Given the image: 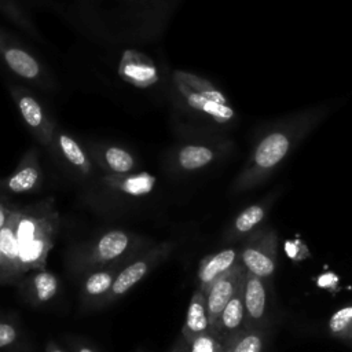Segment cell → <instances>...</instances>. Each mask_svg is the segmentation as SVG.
Returning <instances> with one entry per match:
<instances>
[{
  "instance_id": "cell-18",
  "label": "cell",
  "mask_w": 352,
  "mask_h": 352,
  "mask_svg": "<svg viewBox=\"0 0 352 352\" xmlns=\"http://www.w3.org/2000/svg\"><path fill=\"white\" fill-rule=\"evenodd\" d=\"M236 263H239V250L235 248H227L204 257L197 271V289L206 293L208 289Z\"/></svg>"
},
{
  "instance_id": "cell-12",
  "label": "cell",
  "mask_w": 352,
  "mask_h": 352,
  "mask_svg": "<svg viewBox=\"0 0 352 352\" xmlns=\"http://www.w3.org/2000/svg\"><path fill=\"white\" fill-rule=\"evenodd\" d=\"M243 304L246 329L267 330L270 323L268 290L264 279L246 272L243 280Z\"/></svg>"
},
{
  "instance_id": "cell-9",
  "label": "cell",
  "mask_w": 352,
  "mask_h": 352,
  "mask_svg": "<svg viewBox=\"0 0 352 352\" xmlns=\"http://www.w3.org/2000/svg\"><path fill=\"white\" fill-rule=\"evenodd\" d=\"M43 184V169L37 147L28 148L11 175L0 179L1 194H30Z\"/></svg>"
},
{
  "instance_id": "cell-32",
  "label": "cell",
  "mask_w": 352,
  "mask_h": 352,
  "mask_svg": "<svg viewBox=\"0 0 352 352\" xmlns=\"http://www.w3.org/2000/svg\"><path fill=\"white\" fill-rule=\"evenodd\" d=\"M45 352H65L62 348H59L55 342H48L45 345Z\"/></svg>"
},
{
  "instance_id": "cell-35",
  "label": "cell",
  "mask_w": 352,
  "mask_h": 352,
  "mask_svg": "<svg viewBox=\"0 0 352 352\" xmlns=\"http://www.w3.org/2000/svg\"><path fill=\"white\" fill-rule=\"evenodd\" d=\"M175 352H188V345L183 341V344H182V345H180Z\"/></svg>"
},
{
  "instance_id": "cell-28",
  "label": "cell",
  "mask_w": 352,
  "mask_h": 352,
  "mask_svg": "<svg viewBox=\"0 0 352 352\" xmlns=\"http://www.w3.org/2000/svg\"><path fill=\"white\" fill-rule=\"evenodd\" d=\"M188 345V352H221L223 344L210 331L194 338Z\"/></svg>"
},
{
  "instance_id": "cell-33",
  "label": "cell",
  "mask_w": 352,
  "mask_h": 352,
  "mask_svg": "<svg viewBox=\"0 0 352 352\" xmlns=\"http://www.w3.org/2000/svg\"><path fill=\"white\" fill-rule=\"evenodd\" d=\"M76 352H96V351L92 349L91 346L85 345V344H77L76 345Z\"/></svg>"
},
{
  "instance_id": "cell-17",
  "label": "cell",
  "mask_w": 352,
  "mask_h": 352,
  "mask_svg": "<svg viewBox=\"0 0 352 352\" xmlns=\"http://www.w3.org/2000/svg\"><path fill=\"white\" fill-rule=\"evenodd\" d=\"M173 82L179 95L184 99L187 106L194 111L202 114L204 117L212 120L213 122L219 125H226L236 118V113L231 107V104H219L213 100H209L208 98L192 91L190 87H187L177 78H173Z\"/></svg>"
},
{
  "instance_id": "cell-6",
  "label": "cell",
  "mask_w": 352,
  "mask_h": 352,
  "mask_svg": "<svg viewBox=\"0 0 352 352\" xmlns=\"http://www.w3.org/2000/svg\"><path fill=\"white\" fill-rule=\"evenodd\" d=\"M232 143L224 138H205L179 146L173 162L179 172H197L214 164L231 151Z\"/></svg>"
},
{
  "instance_id": "cell-14",
  "label": "cell",
  "mask_w": 352,
  "mask_h": 352,
  "mask_svg": "<svg viewBox=\"0 0 352 352\" xmlns=\"http://www.w3.org/2000/svg\"><path fill=\"white\" fill-rule=\"evenodd\" d=\"M245 329H246V315H245L243 282H242L236 289L235 294L224 307L214 329L210 333H213L220 340V342L226 345L231 342Z\"/></svg>"
},
{
  "instance_id": "cell-22",
  "label": "cell",
  "mask_w": 352,
  "mask_h": 352,
  "mask_svg": "<svg viewBox=\"0 0 352 352\" xmlns=\"http://www.w3.org/2000/svg\"><path fill=\"white\" fill-rule=\"evenodd\" d=\"M52 144L62 160H65L81 176H89L92 173L94 168L88 153L72 135L56 128Z\"/></svg>"
},
{
  "instance_id": "cell-7",
  "label": "cell",
  "mask_w": 352,
  "mask_h": 352,
  "mask_svg": "<svg viewBox=\"0 0 352 352\" xmlns=\"http://www.w3.org/2000/svg\"><path fill=\"white\" fill-rule=\"evenodd\" d=\"M10 94L25 125L34 139L43 146H51L56 125L43 104L25 87L12 85L10 87Z\"/></svg>"
},
{
  "instance_id": "cell-5",
  "label": "cell",
  "mask_w": 352,
  "mask_h": 352,
  "mask_svg": "<svg viewBox=\"0 0 352 352\" xmlns=\"http://www.w3.org/2000/svg\"><path fill=\"white\" fill-rule=\"evenodd\" d=\"M175 249L173 241H164L161 243L151 245L129 264H126L116 276L111 290L104 300V305L118 300L133 289L143 278H146L158 264L166 260Z\"/></svg>"
},
{
  "instance_id": "cell-27",
  "label": "cell",
  "mask_w": 352,
  "mask_h": 352,
  "mask_svg": "<svg viewBox=\"0 0 352 352\" xmlns=\"http://www.w3.org/2000/svg\"><path fill=\"white\" fill-rule=\"evenodd\" d=\"M267 330L245 329L231 342L234 352H264Z\"/></svg>"
},
{
  "instance_id": "cell-20",
  "label": "cell",
  "mask_w": 352,
  "mask_h": 352,
  "mask_svg": "<svg viewBox=\"0 0 352 352\" xmlns=\"http://www.w3.org/2000/svg\"><path fill=\"white\" fill-rule=\"evenodd\" d=\"M121 267H109L85 274L81 285V300L88 307H103Z\"/></svg>"
},
{
  "instance_id": "cell-13",
  "label": "cell",
  "mask_w": 352,
  "mask_h": 352,
  "mask_svg": "<svg viewBox=\"0 0 352 352\" xmlns=\"http://www.w3.org/2000/svg\"><path fill=\"white\" fill-rule=\"evenodd\" d=\"M118 76L136 88L153 87L160 80L158 70L151 58L136 50L122 52L118 65Z\"/></svg>"
},
{
  "instance_id": "cell-16",
  "label": "cell",
  "mask_w": 352,
  "mask_h": 352,
  "mask_svg": "<svg viewBox=\"0 0 352 352\" xmlns=\"http://www.w3.org/2000/svg\"><path fill=\"white\" fill-rule=\"evenodd\" d=\"M19 217V208H12L4 227L0 231V252L7 274L8 283H16L23 276L19 261V246L16 238V226Z\"/></svg>"
},
{
  "instance_id": "cell-34",
  "label": "cell",
  "mask_w": 352,
  "mask_h": 352,
  "mask_svg": "<svg viewBox=\"0 0 352 352\" xmlns=\"http://www.w3.org/2000/svg\"><path fill=\"white\" fill-rule=\"evenodd\" d=\"M221 352H234V346H232V342H228V344H226V345L223 346Z\"/></svg>"
},
{
  "instance_id": "cell-26",
  "label": "cell",
  "mask_w": 352,
  "mask_h": 352,
  "mask_svg": "<svg viewBox=\"0 0 352 352\" xmlns=\"http://www.w3.org/2000/svg\"><path fill=\"white\" fill-rule=\"evenodd\" d=\"M0 12L32 37H40L37 28L33 25L30 18L25 14V11L19 7V4L15 0H0Z\"/></svg>"
},
{
  "instance_id": "cell-19",
  "label": "cell",
  "mask_w": 352,
  "mask_h": 352,
  "mask_svg": "<svg viewBox=\"0 0 352 352\" xmlns=\"http://www.w3.org/2000/svg\"><path fill=\"white\" fill-rule=\"evenodd\" d=\"M102 184L118 195L139 198L148 195L155 187L157 179L148 172H133L129 175H103Z\"/></svg>"
},
{
  "instance_id": "cell-4",
  "label": "cell",
  "mask_w": 352,
  "mask_h": 352,
  "mask_svg": "<svg viewBox=\"0 0 352 352\" xmlns=\"http://www.w3.org/2000/svg\"><path fill=\"white\" fill-rule=\"evenodd\" d=\"M278 235L270 226H261L252 232L239 250V260L246 272L268 279L276 268Z\"/></svg>"
},
{
  "instance_id": "cell-10",
  "label": "cell",
  "mask_w": 352,
  "mask_h": 352,
  "mask_svg": "<svg viewBox=\"0 0 352 352\" xmlns=\"http://www.w3.org/2000/svg\"><path fill=\"white\" fill-rule=\"evenodd\" d=\"M245 275H246V270L239 260V263H236L230 271L221 275L205 293L210 331L214 329L224 307L235 294L239 285L243 282Z\"/></svg>"
},
{
  "instance_id": "cell-11",
  "label": "cell",
  "mask_w": 352,
  "mask_h": 352,
  "mask_svg": "<svg viewBox=\"0 0 352 352\" xmlns=\"http://www.w3.org/2000/svg\"><path fill=\"white\" fill-rule=\"evenodd\" d=\"M278 195V191H270L260 201L242 209L226 230L224 241L234 242L239 239H246L252 232L260 228L267 219L271 208L274 206Z\"/></svg>"
},
{
  "instance_id": "cell-1",
  "label": "cell",
  "mask_w": 352,
  "mask_h": 352,
  "mask_svg": "<svg viewBox=\"0 0 352 352\" xmlns=\"http://www.w3.org/2000/svg\"><path fill=\"white\" fill-rule=\"evenodd\" d=\"M329 104L307 107L265 125L232 183V192H246L264 184L286 158L330 114Z\"/></svg>"
},
{
  "instance_id": "cell-30",
  "label": "cell",
  "mask_w": 352,
  "mask_h": 352,
  "mask_svg": "<svg viewBox=\"0 0 352 352\" xmlns=\"http://www.w3.org/2000/svg\"><path fill=\"white\" fill-rule=\"evenodd\" d=\"M11 210H12L11 206H7V205H4V204L0 202V231H1V228L4 227V224H6L7 219H8V216L11 214Z\"/></svg>"
},
{
  "instance_id": "cell-23",
  "label": "cell",
  "mask_w": 352,
  "mask_h": 352,
  "mask_svg": "<svg viewBox=\"0 0 352 352\" xmlns=\"http://www.w3.org/2000/svg\"><path fill=\"white\" fill-rule=\"evenodd\" d=\"M208 331H210V327L206 311L205 293L199 289H195L188 302L186 320L182 327V338L186 344H190L194 338Z\"/></svg>"
},
{
  "instance_id": "cell-24",
  "label": "cell",
  "mask_w": 352,
  "mask_h": 352,
  "mask_svg": "<svg viewBox=\"0 0 352 352\" xmlns=\"http://www.w3.org/2000/svg\"><path fill=\"white\" fill-rule=\"evenodd\" d=\"M173 78L180 80L182 82H184L187 87H190L192 91H195L197 94L208 98L209 100H213L219 104H230L227 96L208 78H204L198 74L190 73V72H184V70H176L173 72Z\"/></svg>"
},
{
  "instance_id": "cell-29",
  "label": "cell",
  "mask_w": 352,
  "mask_h": 352,
  "mask_svg": "<svg viewBox=\"0 0 352 352\" xmlns=\"http://www.w3.org/2000/svg\"><path fill=\"white\" fill-rule=\"evenodd\" d=\"M19 340V330L10 322H0V351L16 344Z\"/></svg>"
},
{
  "instance_id": "cell-21",
  "label": "cell",
  "mask_w": 352,
  "mask_h": 352,
  "mask_svg": "<svg viewBox=\"0 0 352 352\" xmlns=\"http://www.w3.org/2000/svg\"><path fill=\"white\" fill-rule=\"evenodd\" d=\"M92 155L104 175H129L136 169V160L132 153L116 144L96 146Z\"/></svg>"
},
{
  "instance_id": "cell-2",
  "label": "cell",
  "mask_w": 352,
  "mask_h": 352,
  "mask_svg": "<svg viewBox=\"0 0 352 352\" xmlns=\"http://www.w3.org/2000/svg\"><path fill=\"white\" fill-rule=\"evenodd\" d=\"M59 224V213L52 198H45L34 205L19 209L16 238L23 275L45 268Z\"/></svg>"
},
{
  "instance_id": "cell-25",
  "label": "cell",
  "mask_w": 352,
  "mask_h": 352,
  "mask_svg": "<svg viewBox=\"0 0 352 352\" xmlns=\"http://www.w3.org/2000/svg\"><path fill=\"white\" fill-rule=\"evenodd\" d=\"M329 333L345 342H352V304L336 311L327 322Z\"/></svg>"
},
{
  "instance_id": "cell-31",
  "label": "cell",
  "mask_w": 352,
  "mask_h": 352,
  "mask_svg": "<svg viewBox=\"0 0 352 352\" xmlns=\"http://www.w3.org/2000/svg\"><path fill=\"white\" fill-rule=\"evenodd\" d=\"M1 283H8V279H7V274H6V268H4V263L0 252V285Z\"/></svg>"
},
{
  "instance_id": "cell-3",
  "label": "cell",
  "mask_w": 352,
  "mask_h": 352,
  "mask_svg": "<svg viewBox=\"0 0 352 352\" xmlns=\"http://www.w3.org/2000/svg\"><path fill=\"white\" fill-rule=\"evenodd\" d=\"M151 245L143 236L126 230H109L80 245L70 254V267L77 274H88L109 267L124 268Z\"/></svg>"
},
{
  "instance_id": "cell-15",
  "label": "cell",
  "mask_w": 352,
  "mask_h": 352,
  "mask_svg": "<svg viewBox=\"0 0 352 352\" xmlns=\"http://www.w3.org/2000/svg\"><path fill=\"white\" fill-rule=\"evenodd\" d=\"M19 289L29 304L40 307L55 298L59 292V279L45 268L36 270L21 278Z\"/></svg>"
},
{
  "instance_id": "cell-8",
  "label": "cell",
  "mask_w": 352,
  "mask_h": 352,
  "mask_svg": "<svg viewBox=\"0 0 352 352\" xmlns=\"http://www.w3.org/2000/svg\"><path fill=\"white\" fill-rule=\"evenodd\" d=\"M0 59L18 77L33 81L36 84H45V70L43 65L26 48L19 45L8 33L0 28Z\"/></svg>"
}]
</instances>
